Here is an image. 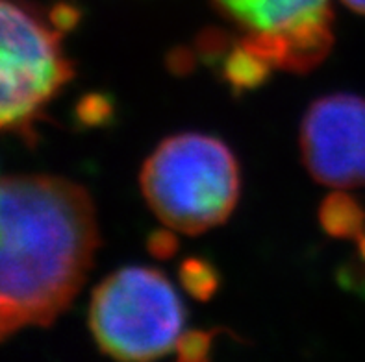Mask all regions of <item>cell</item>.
I'll return each mask as SVG.
<instances>
[{"instance_id":"6da1fadb","label":"cell","mask_w":365,"mask_h":362,"mask_svg":"<svg viewBox=\"0 0 365 362\" xmlns=\"http://www.w3.org/2000/svg\"><path fill=\"white\" fill-rule=\"evenodd\" d=\"M101 244L82 185L58 176L0 179V342L69 307Z\"/></svg>"},{"instance_id":"7a4b0ae2","label":"cell","mask_w":365,"mask_h":362,"mask_svg":"<svg viewBox=\"0 0 365 362\" xmlns=\"http://www.w3.org/2000/svg\"><path fill=\"white\" fill-rule=\"evenodd\" d=\"M234 151L206 133L167 137L141 169V193L165 228L200 235L228 220L240 200Z\"/></svg>"},{"instance_id":"3957f363","label":"cell","mask_w":365,"mask_h":362,"mask_svg":"<svg viewBox=\"0 0 365 362\" xmlns=\"http://www.w3.org/2000/svg\"><path fill=\"white\" fill-rule=\"evenodd\" d=\"M89 329L101 351L117 361H153L178 349L185 309L162 272L126 266L93 290Z\"/></svg>"},{"instance_id":"277c9868","label":"cell","mask_w":365,"mask_h":362,"mask_svg":"<svg viewBox=\"0 0 365 362\" xmlns=\"http://www.w3.org/2000/svg\"><path fill=\"white\" fill-rule=\"evenodd\" d=\"M63 33L37 6L0 0V132H24L71 82Z\"/></svg>"},{"instance_id":"5b68a950","label":"cell","mask_w":365,"mask_h":362,"mask_svg":"<svg viewBox=\"0 0 365 362\" xmlns=\"http://www.w3.org/2000/svg\"><path fill=\"white\" fill-rule=\"evenodd\" d=\"M234 45L271 69L308 73L334 45L332 0H212Z\"/></svg>"},{"instance_id":"8992f818","label":"cell","mask_w":365,"mask_h":362,"mask_svg":"<svg viewBox=\"0 0 365 362\" xmlns=\"http://www.w3.org/2000/svg\"><path fill=\"white\" fill-rule=\"evenodd\" d=\"M301 156L321 185L365 187V98L349 92L315 100L301 126Z\"/></svg>"},{"instance_id":"52a82bcc","label":"cell","mask_w":365,"mask_h":362,"mask_svg":"<svg viewBox=\"0 0 365 362\" xmlns=\"http://www.w3.org/2000/svg\"><path fill=\"white\" fill-rule=\"evenodd\" d=\"M321 222L324 230L334 237L343 239H360L365 235V209L352 198L343 193L334 194L329 202L321 207Z\"/></svg>"},{"instance_id":"ba28073f","label":"cell","mask_w":365,"mask_h":362,"mask_svg":"<svg viewBox=\"0 0 365 362\" xmlns=\"http://www.w3.org/2000/svg\"><path fill=\"white\" fill-rule=\"evenodd\" d=\"M182 277L187 290L199 298H206L215 289V274L204 262H187L182 266Z\"/></svg>"},{"instance_id":"9c48e42d","label":"cell","mask_w":365,"mask_h":362,"mask_svg":"<svg viewBox=\"0 0 365 362\" xmlns=\"http://www.w3.org/2000/svg\"><path fill=\"white\" fill-rule=\"evenodd\" d=\"M212 348V340L206 333H185L178 344V353L182 358H202Z\"/></svg>"},{"instance_id":"30bf717a","label":"cell","mask_w":365,"mask_h":362,"mask_svg":"<svg viewBox=\"0 0 365 362\" xmlns=\"http://www.w3.org/2000/svg\"><path fill=\"white\" fill-rule=\"evenodd\" d=\"M51 18L61 32H69L71 28L78 23V11L73 6L58 4L51 9Z\"/></svg>"},{"instance_id":"8fae6325","label":"cell","mask_w":365,"mask_h":362,"mask_svg":"<svg viewBox=\"0 0 365 362\" xmlns=\"http://www.w3.org/2000/svg\"><path fill=\"white\" fill-rule=\"evenodd\" d=\"M343 4L351 8L352 11H356V14L365 15V0H341Z\"/></svg>"}]
</instances>
